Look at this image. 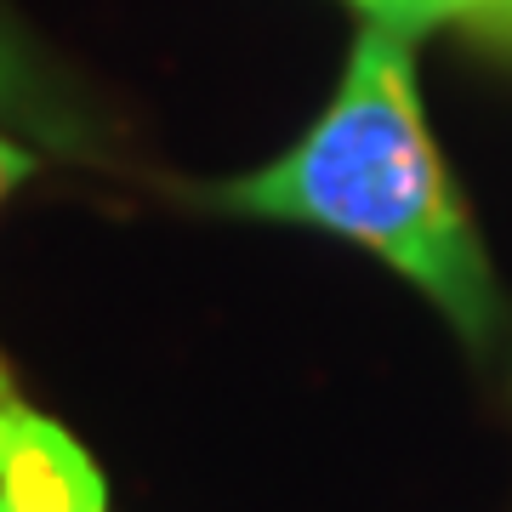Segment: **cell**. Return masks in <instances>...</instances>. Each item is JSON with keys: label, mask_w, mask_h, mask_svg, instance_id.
Returning <instances> with one entry per match:
<instances>
[{"label": "cell", "mask_w": 512, "mask_h": 512, "mask_svg": "<svg viewBox=\"0 0 512 512\" xmlns=\"http://www.w3.org/2000/svg\"><path fill=\"white\" fill-rule=\"evenodd\" d=\"M0 126L63 160H109L92 103H80V92L40 57V46L6 6H0Z\"/></svg>", "instance_id": "3957f363"}, {"label": "cell", "mask_w": 512, "mask_h": 512, "mask_svg": "<svg viewBox=\"0 0 512 512\" xmlns=\"http://www.w3.org/2000/svg\"><path fill=\"white\" fill-rule=\"evenodd\" d=\"M507 40H512V35H507Z\"/></svg>", "instance_id": "8992f818"}, {"label": "cell", "mask_w": 512, "mask_h": 512, "mask_svg": "<svg viewBox=\"0 0 512 512\" xmlns=\"http://www.w3.org/2000/svg\"><path fill=\"white\" fill-rule=\"evenodd\" d=\"M0 512H109V484L63 421L40 416L0 365Z\"/></svg>", "instance_id": "7a4b0ae2"}, {"label": "cell", "mask_w": 512, "mask_h": 512, "mask_svg": "<svg viewBox=\"0 0 512 512\" xmlns=\"http://www.w3.org/2000/svg\"><path fill=\"white\" fill-rule=\"evenodd\" d=\"M359 12L382 23H404V29H439V23H484L490 35H512V0H353Z\"/></svg>", "instance_id": "277c9868"}, {"label": "cell", "mask_w": 512, "mask_h": 512, "mask_svg": "<svg viewBox=\"0 0 512 512\" xmlns=\"http://www.w3.org/2000/svg\"><path fill=\"white\" fill-rule=\"evenodd\" d=\"M205 200L234 217L325 228L382 256L473 348L501 325L490 256L421 114L416 29L404 23L370 18L325 114L274 165L228 177Z\"/></svg>", "instance_id": "6da1fadb"}, {"label": "cell", "mask_w": 512, "mask_h": 512, "mask_svg": "<svg viewBox=\"0 0 512 512\" xmlns=\"http://www.w3.org/2000/svg\"><path fill=\"white\" fill-rule=\"evenodd\" d=\"M29 171H35V148L0 131V200H6V194H12L23 177H29Z\"/></svg>", "instance_id": "5b68a950"}]
</instances>
